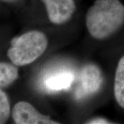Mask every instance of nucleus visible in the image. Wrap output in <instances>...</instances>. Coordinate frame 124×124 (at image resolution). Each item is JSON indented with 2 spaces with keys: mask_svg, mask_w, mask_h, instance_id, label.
<instances>
[{
  "mask_svg": "<svg viewBox=\"0 0 124 124\" xmlns=\"http://www.w3.org/2000/svg\"><path fill=\"white\" fill-rule=\"evenodd\" d=\"M13 118L17 124H58L48 116L41 114L31 103L19 101L14 106L12 112Z\"/></svg>",
  "mask_w": 124,
  "mask_h": 124,
  "instance_id": "20e7f679",
  "label": "nucleus"
},
{
  "mask_svg": "<svg viewBox=\"0 0 124 124\" xmlns=\"http://www.w3.org/2000/svg\"><path fill=\"white\" fill-rule=\"evenodd\" d=\"M48 47V39L44 33L37 31L26 32L11 41L7 55L17 66L30 64L44 53Z\"/></svg>",
  "mask_w": 124,
  "mask_h": 124,
  "instance_id": "f03ea898",
  "label": "nucleus"
},
{
  "mask_svg": "<svg viewBox=\"0 0 124 124\" xmlns=\"http://www.w3.org/2000/svg\"><path fill=\"white\" fill-rule=\"evenodd\" d=\"M46 6L49 20L54 24L68 22L76 10L74 0H41Z\"/></svg>",
  "mask_w": 124,
  "mask_h": 124,
  "instance_id": "39448f33",
  "label": "nucleus"
},
{
  "mask_svg": "<svg viewBox=\"0 0 124 124\" xmlns=\"http://www.w3.org/2000/svg\"><path fill=\"white\" fill-rule=\"evenodd\" d=\"M17 66L6 62H0V88L8 86L16 79L19 74Z\"/></svg>",
  "mask_w": 124,
  "mask_h": 124,
  "instance_id": "6e6552de",
  "label": "nucleus"
},
{
  "mask_svg": "<svg viewBox=\"0 0 124 124\" xmlns=\"http://www.w3.org/2000/svg\"><path fill=\"white\" fill-rule=\"evenodd\" d=\"M87 124H111V122L105 119L97 118V119H94L89 121L88 122H87Z\"/></svg>",
  "mask_w": 124,
  "mask_h": 124,
  "instance_id": "9d476101",
  "label": "nucleus"
},
{
  "mask_svg": "<svg viewBox=\"0 0 124 124\" xmlns=\"http://www.w3.org/2000/svg\"><path fill=\"white\" fill-rule=\"evenodd\" d=\"M114 95L118 105L124 110V54L119 59L116 68Z\"/></svg>",
  "mask_w": 124,
  "mask_h": 124,
  "instance_id": "0eeeda50",
  "label": "nucleus"
},
{
  "mask_svg": "<svg viewBox=\"0 0 124 124\" xmlns=\"http://www.w3.org/2000/svg\"><path fill=\"white\" fill-rule=\"evenodd\" d=\"M85 23L93 38L107 39L124 26V5L119 0H97L87 12Z\"/></svg>",
  "mask_w": 124,
  "mask_h": 124,
  "instance_id": "f257e3e1",
  "label": "nucleus"
},
{
  "mask_svg": "<svg viewBox=\"0 0 124 124\" xmlns=\"http://www.w3.org/2000/svg\"><path fill=\"white\" fill-rule=\"evenodd\" d=\"M103 76L97 66H85L80 73V87L76 93L77 97L83 98L97 93L103 84Z\"/></svg>",
  "mask_w": 124,
  "mask_h": 124,
  "instance_id": "7ed1b4c3",
  "label": "nucleus"
},
{
  "mask_svg": "<svg viewBox=\"0 0 124 124\" xmlns=\"http://www.w3.org/2000/svg\"><path fill=\"white\" fill-rule=\"evenodd\" d=\"M10 115V107L6 94L0 89V124L6 123Z\"/></svg>",
  "mask_w": 124,
  "mask_h": 124,
  "instance_id": "1a4fd4ad",
  "label": "nucleus"
},
{
  "mask_svg": "<svg viewBox=\"0 0 124 124\" xmlns=\"http://www.w3.org/2000/svg\"><path fill=\"white\" fill-rule=\"evenodd\" d=\"M75 79L74 74L70 71H62L49 76L44 81V85L50 91H59L70 88Z\"/></svg>",
  "mask_w": 124,
  "mask_h": 124,
  "instance_id": "423d86ee",
  "label": "nucleus"
}]
</instances>
